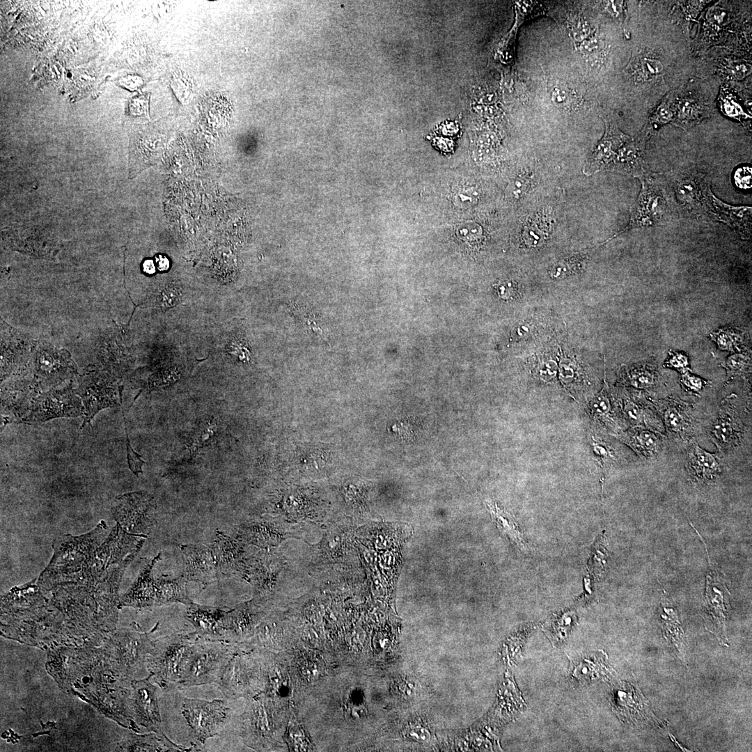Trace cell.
<instances>
[{"mask_svg":"<svg viewBox=\"0 0 752 752\" xmlns=\"http://www.w3.org/2000/svg\"><path fill=\"white\" fill-rule=\"evenodd\" d=\"M198 635L178 632L151 641L146 666L148 678L164 690L179 686L182 674Z\"/></svg>","mask_w":752,"mask_h":752,"instance_id":"cell-1","label":"cell"},{"mask_svg":"<svg viewBox=\"0 0 752 752\" xmlns=\"http://www.w3.org/2000/svg\"><path fill=\"white\" fill-rule=\"evenodd\" d=\"M240 648L237 643L198 636L185 666L180 687L217 684Z\"/></svg>","mask_w":752,"mask_h":752,"instance_id":"cell-2","label":"cell"},{"mask_svg":"<svg viewBox=\"0 0 752 752\" xmlns=\"http://www.w3.org/2000/svg\"><path fill=\"white\" fill-rule=\"evenodd\" d=\"M182 713L194 737L200 744L209 738L220 735L231 721V712L227 700L211 701L183 698Z\"/></svg>","mask_w":752,"mask_h":752,"instance_id":"cell-3","label":"cell"},{"mask_svg":"<svg viewBox=\"0 0 752 752\" xmlns=\"http://www.w3.org/2000/svg\"><path fill=\"white\" fill-rule=\"evenodd\" d=\"M150 633H143L136 628L123 629L110 642V654L118 675L125 680L146 668V661L151 643Z\"/></svg>","mask_w":752,"mask_h":752,"instance_id":"cell-4","label":"cell"},{"mask_svg":"<svg viewBox=\"0 0 752 752\" xmlns=\"http://www.w3.org/2000/svg\"><path fill=\"white\" fill-rule=\"evenodd\" d=\"M156 505L145 492L125 494L116 498L112 512L118 523L134 534L146 537L155 526Z\"/></svg>","mask_w":752,"mask_h":752,"instance_id":"cell-5","label":"cell"},{"mask_svg":"<svg viewBox=\"0 0 752 752\" xmlns=\"http://www.w3.org/2000/svg\"><path fill=\"white\" fill-rule=\"evenodd\" d=\"M737 396L731 394L720 404L718 415L708 430V437L719 451L725 453L741 443L745 426L738 407Z\"/></svg>","mask_w":752,"mask_h":752,"instance_id":"cell-6","label":"cell"},{"mask_svg":"<svg viewBox=\"0 0 752 752\" xmlns=\"http://www.w3.org/2000/svg\"><path fill=\"white\" fill-rule=\"evenodd\" d=\"M130 684L129 707L134 721L159 736L168 738L162 730L156 687L148 677L132 680Z\"/></svg>","mask_w":752,"mask_h":752,"instance_id":"cell-7","label":"cell"},{"mask_svg":"<svg viewBox=\"0 0 752 752\" xmlns=\"http://www.w3.org/2000/svg\"><path fill=\"white\" fill-rule=\"evenodd\" d=\"M639 179L642 189L632 210L629 224L615 236L634 228L660 224L665 218L667 205L661 189L648 175Z\"/></svg>","mask_w":752,"mask_h":752,"instance_id":"cell-8","label":"cell"},{"mask_svg":"<svg viewBox=\"0 0 752 752\" xmlns=\"http://www.w3.org/2000/svg\"><path fill=\"white\" fill-rule=\"evenodd\" d=\"M256 666L252 659L240 651L236 653L217 683L223 695L228 699H236L251 694L259 687Z\"/></svg>","mask_w":752,"mask_h":752,"instance_id":"cell-9","label":"cell"},{"mask_svg":"<svg viewBox=\"0 0 752 752\" xmlns=\"http://www.w3.org/2000/svg\"><path fill=\"white\" fill-rule=\"evenodd\" d=\"M84 407L71 392H52L36 399L22 418L29 423L44 422L61 417L83 416Z\"/></svg>","mask_w":752,"mask_h":752,"instance_id":"cell-10","label":"cell"},{"mask_svg":"<svg viewBox=\"0 0 752 752\" xmlns=\"http://www.w3.org/2000/svg\"><path fill=\"white\" fill-rule=\"evenodd\" d=\"M666 432L676 440H690L694 432L693 406L677 396L653 401Z\"/></svg>","mask_w":752,"mask_h":752,"instance_id":"cell-11","label":"cell"},{"mask_svg":"<svg viewBox=\"0 0 752 752\" xmlns=\"http://www.w3.org/2000/svg\"><path fill=\"white\" fill-rule=\"evenodd\" d=\"M242 543L217 531L211 546L219 577H238L246 579L248 561L244 558Z\"/></svg>","mask_w":752,"mask_h":752,"instance_id":"cell-12","label":"cell"},{"mask_svg":"<svg viewBox=\"0 0 752 752\" xmlns=\"http://www.w3.org/2000/svg\"><path fill=\"white\" fill-rule=\"evenodd\" d=\"M183 560L182 576L204 587L219 578L216 563L210 548L202 545H181Z\"/></svg>","mask_w":752,"mask_h":752,"instance_id":"cell-13","label":"cell"},{"mask_svg":"<svg viewBox=\"0 0 752 752\" xmlns=\"http://www.w3.org/2000/svg\"><path fill=\"white\" fill-rule=\"evenodd\" d=\"M281 563L277 555L265 551L248 561L246 580L253 585L257 602L265 601L272 595Z\"/></svg>","mask_w":752,"mask_h":752,"instance_id":"cell-14","label":"cell"},{"mask_svg":"<svg viewBox=\"0 0 752 752\" xmlns=\"http://www.w3.org/2000/svg\"><path fill=\"white\" fill-rule=\"evenodd\" d=\"M187 607L186 618L199 636L210 640L225 641L230 609L203 606L193 602Z\"/></svg>","mask_w":752,"mask_h":752,"instance_id":"cell-15","label":"cell"},{"mask_svg":"<svg viewBox=\"0 0 752 752\" xmlns=\"http://www.w3.org/2000/svg\"><path fill=\"white\" fill-rule=\"evenodd\" d=\"M618 401L622 418L629 427L639 426L665 433L663 422L653 401L636 395H625Z\"/></svg>","mask_w":752,"mask_h":752,"instance_id":"cell-16","label":"cell"},{"mask_svg":"<svg viewBox=\"0 0 752 752\" xmlns=\"http://www.w3.org/2000/svg\"><path fill=\"white\" fill-rule=\"evenodd\" d=\"M629 140L630 137L622 133L614 123L605 120L604 134L584 165L583 173L589 176L607 170L618 150Z\"/></svg>","mask_w":752,"mask_h":752,"instance_id":"cell-17","label":"cell"},{"mask_svg":"<svg viewBox=\"0 0 752 752\" xmlns=\"http://www.w3.org/2000/svg\"><path fill=\"white\" fill-rule=\"evenodd\" d=\"M586 410L591 420L600 426L611 430V434L621 431L622 418L618 399L616 400L604 379L600 392L588 400Z\"/></svg>","mask_w":752,"mask_h":752,"instance_id":"cell-18","label":"cell"},{"mask_svg":"<svg viewBox=\"0 0 752 752\" xmlns=\"http://www.w3.org/2000/svg\"><path fill=\"white\" fill-rule=\"evenodd\" d=\"M686 469L693 483L705 484L719 476L722 466L716 454L705 451L696 441L690 439L687 450Z\"/></svg>","mask_w":752,"mask_h":752,"instance_id":"cell-19","label":"cell"},{"mask_svg":"<svg viewBox=\"0 0 752 752\" xmlns=\"http://www.w3.org/2000/svg\"><path fill=\"white\" fill-rule=\"evenodd\" d=\"M161 553L149 561L143 567L136 582L120 601V606L148 608L157 606V587L152 576V568L160 560Z\"/></svg>","mask_w":752,"mask_h":752,"instance_id":"cell-20","label":"cell"},{"mask_svg":"<svg viewBox=\"0 0 752 752\" xmlns=\"http://www.w3.org/2000/svg\"><path fill=\"white\" fill-rule=\"evenodd\" d=\"M664 434L639 426L611 434L628 446L639 457L650 460L661 451Z\"/></svg>","mask_w":752,"mask_h":752,"instance_id":"cell-21","label":"cell"},{"mask_svg":"<svg viewBox=\"0 0 752 752\" xmlns=\"http://www.w3.org/2000/svg\"><path fill=\"white\" fill-rule=\"evenodd\" d=\"M260 616L259 603L255 600L230 609L227 616L225 641L238 643L251 633Z\"/></svg>","mask_w":752,"mask_h":752,"instance_id":"cell-22","label":"cell"},{"mask_svg":"<svg viewBox=\"0 0 752 752\" xmlns=\"http://www.w3.org/2000/svg\"><path fill=\"white\" fill-rule=\"evenodd\" d=\"M645 139L641 136L633 140L630 139L626 142L618 150L606 171H616L637 178L648 175L643 158Z\"/></svg>","mask_w":752,"mask_h":752,"instance_id":"cell-23","label":"cell"},{"mask_svg":"<svg viewBox=\"0 0 752 752\" xmlns=\"http://www.w3.org/2000/svg\"><path fill=\"white\" fill-rule=\"evenodd\" d=\"M237 535V539L243 543L268 548L277 546L285 538V533L280 524L260 519L243 524Z\"/></svg>","mask_w":752,"mask_h":752,"instance_id":"cell-24","label":"cell"},{"mask_svg":"<svg viewBox=\"0 0 752 752\" xmlns=\"http://www.w3.org/2000/svg\"><path fill=\"white\" fill-rule=\"evenodd\" d=\"M84 407V422L81 428L89 423L101 410L118 405L113 390L104 384L91 381L80 392Z\"/></svg>","mask_w":752,"mask_h":752,"instance_id":"cell-25","label":"cell"},{"mask_svg":"<svg viewBox=\"0 0 752 752\" xmlns=\"http://www.w3.org/2000/svg\"><path fill=\"white\" fill-rule=\"evenodd\" d=\"M719 586L717 587L716 583L715 587V583H712L710 577V580L707 581L706 607L710 615L709 623L711 622L710 631L714 633L718 639H721V641H723L724 621L727 612L728 598H726L728 597L726 588L721 584Z\"/></svg>","mask_w":752,"mask_h":752,"instance_id":"cell-26","label":"cell"},{"mask_svg":"<svg viewBox=\"0 0 752 752\" xmlns=\"http://www.w3.org/2000/svg\"><path fill=\"white\" fill-rule=\"evenodd\" d=\"M620 385L639 390L655 389L659 382V374L655 364L648 362L623 366L618 377Z\"/></svg>","mask_w":752,"mask_h":752,"instance_id":"cell-27","label":"cell"},{"mask_svg":"<svg viewBox=\"0 0 752 752\" xmlns=\"http://www.w3.org/2000/svg\"><path fill=\"white\" fill-rule=\"evenodd\" d=\"M123 751H190L193 748L178 746L169 738L155 733L146 735L130 734L119 746Z\"/></svg>","mask_w":752,"mask_h":752,"instance_id":"cell-28","label":"cell"},{"mask_svg":"<svg viewBox=\"0 0 752 752\" xmlns=\"http://www.w3.org/2000/svg\"><path fill=\"white\" fill-rule=\"evenodd\" d=\"M187 581L182 575L178 577L162 576L156 581L157 606L171 603H182L187 606L192 602L186 589Z\"/></svg>","mask_w":752,"mask_h":752,"instance_id":"cell-29","label":"cell"},{"mask_svg":"<svg viewBox=\"0 0 752 752\" xmlns=\"http://www.w3.org/2000/svg\"><path fill=\"white\" fill-rule=\"evenodd\" d=\"M644 701L639 689L627 684L622 690H618L616 695L613 696V710L617 714L620 715V718L625 717L627 721L631 720V715H635L636 713L641 718L644 719L642 714L647 716L648 713L644 712V710H648V707Z\"/></svg>","mask_w":752,"mask_h":752,"instance_id":"cell-30","label":"cell"},{"mask_svg":"<svg viewBox=\"0 0 752 752\" xmlns=\"http://www.w3.org/2000/svg\"><path fill=\"white\" fill-rule=\"evenodd\" d=\"M547 91L553 104L559 109L571 112L582 105V97L570 84L558 80H550Z\"/></svg>","mask_w":752,"mask_h":752,"instance_id":"cell-31","label":"cell"},{"mask_svg":"<svg viewBox=\"0 0 752 752\" xmlns=\"http://www.w3.org/2000/svg\"><path fill=\"white\" fill-rule=\"evenodd\" d=\"M487 504L492 515L502 531L520 549H526L527 548L526 540L513 517L508 512L499 508L496 503L489 501Z\"/></svg>","mask_w":752,"mask_h":752,"instance_id":"cell-32","label":"cell"},{"mask_svg":"<svg viewBox=\"0 0 752 752\" xmlns=\"http://www.w3.org/2000/svg\"><path fill=\"white\" fill-rule=\"evenodd\" d=\"M602 655H586L571 663V674L580 683L597 677L604 669Z\"/></svg>","mask_w":752,"mask_h":752,"instance_id":"cell-33","label":"cell"},{"mask_svg":"<svg viewBox=\"0 0 752 752\" xmlns=\"http://www.w3.org/2000/svg\"><path fill=\"white\" fill-rule=\"evenodd\" d=\"M559 377L565 389L569 391L579 384L583 378V370L579 364L572 359L562 357L558 365Z\"/></svg>","mask_w":752,"mask_h":752,"instance_id":"cell-34","label":"cell"},{"mask_svg":"<svg viewBox=\"0 0 752 752\" xmlns=\"http://www.w3.org/2000/svg\"><path fill=\"white\" fill-rule=\"evenodd\" d=\"M591 449L603 471L616 462V454L613 446L602 437L593 434L590 437Z\"/></svg>","mask_w":752,"mask_h":752,"instance_id":"cell-35","label":"cell"},{"mask_svg":"<svg viewBox=\"0 0 752 752\" xmlns=\"http://www.w3.org/2000/svg\"><path fill=\"white\" fill-rule=\"evenodd\" d=\"M721 366L726 369L728 378L735 376L745 377L751 373V357L744 353L735 354L721 363Z\"/></svg>","mask_w":752,"mask_h":752,"instance_id":"cell-36","label":"cell"},{"mask_svg":"<svg viewBox=\"0 0 752 752\" xmlns=\"http://www.w3.org/2000/svg\"><path fill=\"white\" fill-rule=\"evenodd\" d=\"M711 337L721 350L735 351L742 343V337L734 329H722L712 333Z\"/></svg>","mask_w":752,"mask_h":752,"instance_id":"cell-37","label":"cell"},{"mask_svg":"<svg viewBox=\"0 0 752 752\" xmlns=\"http://www.w3.org/2000/svg\"><path fill=\"white\" fill-rule=\"evenodd\" d=\"M558 365L554 358H542L536 363L534 371L536 377L545 382H551L554 379Z\"/></svg>","mask_w":752,"mask_h":752,"instance_id":"cell-38","label":"cell"},{"mask_svg":"<svg viewBox=\"0 0 752 752\" xmlns=\"http://www.w3.org/2000/svg\"><path fill=\"white\" fill-rule=\"evenodd\" d=\"M680 382L684 391L696 395H699L710 385L709 382L691 374L689 370L682 373Z\"/></svg>","mask_w":752,"mask_h":752,"instance_id":"cell-39","label":"cell"},{"mask_svg":"<svg viewBox=\"0 0 752 752\" xmlns=\"http://www.w3.org/2000/svg\"><path fill=\"white\" fill-rule=\"evenodd\" d=\"M700 113L696 104L689 101L683 102L679 106L676 125L688 127L699 118Z\"/></svg>","mask_w":752,"mask_h":752,"instance_id":"cell-40","label":"cell"},{"mask_svg":"<svg viewBox=\"0 0 752 752\" xmlns=\"http://www.w3.org/2000/svg\"><path fill=\"white\" fill-rule=\"evenodd\" d=\"M673 116V111L667 100H664L657 107L650 118L648 129L655 130L670 122ZM648 125V126H649Z\"/></svg>","mask_w":752,"mask_h":752,"instance_id":"cell-41","label":"cell"},{"mask_svg":"<svg viewBox=\"0 0 752 752\" xmlns=\"http://www.w3.org/2000/svg\"><path fill=\"white\" fill-rule=\"evenodd\" d=\"M531 177L528 173H524L514 178L507 189L508 194L513 199H519L529 189Z\"/></svg>","mask_w":752,"mask_h":752,"instance_id":"cell-42","label":"cell"},{"mask_svg":"<svg viewBox=\"0 0 752 752\" xmlns=\"http://www.w3.org/2000/svg\"><path fill=\"white\" fill-rule=\"evenodd\" d=\"M456 234L462 239L474 240L481 237L483 230L478 224L473 221H466L457 226Z\"/></svg>","mask_w":752,"mask_h":752,"instance_id":"cell-43","label":"cell"},{"mask_svg":"<svg viewBox=\"0 0 752 752\" xmlns=\"http://www.w3.org/2000/svg\"><path fill=\"white\" fill-rule=\"evenodd\" d=\"M579 265V261H577L576 259L561 260L552 266L550 274L554 278L565 277L576 270Z\"/></svg>","mask_w":752,"mask_h":752,"instance_id":"cell-44","label":"cell"},{"mask_svg":"<svg viewBox=\"0 0 752 752\" xmlns=\"http://www.w3.org/2000/svg\"><path fill=\"white\" fill-rule=\"evenodd\" d=\"M215 423H208V424L203 426L196 432L195 434L192 437L191 443L192 451H195L198 448L202 446L205 441L210 439L216 428Z\"/></svg>","mask_w":752,"mask_h":752,"instance_id":"cell-45","label":"cell"},{"mask_svg":"<svg viewBox=\"0 0 752 752\" xmlns=\"http://www.w3.org/2000/svg\"><path fill=\"white\" fill-rule=\"evenodd\" d=\"M669 356L665 361L664 366L677 369L681 373L689 370V363L688 357L682 353L669 351Z\"/></svg>","mask_w":752,"mask_h":752,"instance_id":"cell-46","label":"cell"},{"mask_svg":"<svg viewBox=\"0 0 752 752\" xmlns=\"http://www.w3.org/2000/svg\"><path fill=\"white\" fill-rule=\"evenodd\" d=\"M478 199V192L471 188L459 191L454 197L455 203L461 207H469L476 204Z\"/></svg>","mask_w":752,"mask_h":752,"instance_id":"cell-47","label":"cell"},{"mask_svg":"<svg viewBox=\"0 0 752 752\" xmlns=\"http://www.w3.org/2000/svg\"><path fill=\"white\" fill-rule=\"evenodd\" d=\"M127 462L130 470L136 476L142 473V466L145 463L139 455L130 445L127 435H126Z\"/></svg>","mask_w":752,"mask_h":752,"instance_id":"cell-48","label":"cell"},{"mask_svg":"<svg viewBox=\"0 0 752 752\" xmlns=\"http://www.w3.org/2000/svg\"><path fill=\"white\" fill-rule=\"evenodd\" d=\"M734 180L736 185L744 189L751 187V168L744 166L738 168L735 173Z\"/></svg>","mask_w":752,"mask_h":752,"instance_id":"cell-49","label":"cell"},{"mask_svg":"<svg viewBox=\"0 0 752 752\" xmlns=\"http://www.w3.org/2000/svg\"><path fill=\"white\" fill-rule=\"evenodd\" d=\"M640 69L645 75H655L663 71L662 63L657 59L644 58L640 62Z\"/></svg>","mask_w":752,"mask_h":752,"instance_id":"cell-50","label":"cell"},{"mask_svg":"<svg viewBox=\"0 0 752 752\" xmlns=\"http://www.w3.org/2000/svg\"><path fill=\"white\" fill-rule=\"evenodd\" d=\"M721 97V106L723 111L727 115L730 116H736L741 115V113H742L741 107L738 104H737V102L734 101L733 98H732L730 95L726 94V95H722Z\"/></svg>","mask_w":752,"mask_h":752,"instance_id":"cell-51","label":"cell"},{"mask_svg":"<svg viewBox=\"0 0 752 752\" xmlns=\"http://www.w3.org/2000/svg\"><path fill=\"white\" fill-rule=\"evenodd\" d=\"M173 87L175 91V94L180 98L182 102L186 100L189 96L190 89L183 79L176 78L173 84Z\"/></svg>","mask_w":752,"mask_h":752,"instance_id":"cell-52","label":"cell"},{"mask_svg":"<svg viewBox=\"0 0 752 752\" xmlns=\"http://www.w3.org/2000/svg\"><path fill=\"white\" fill-rule=\"evenodd\" d=\"M623 1H606V10L615 18H621L624 10Z\"/></svg>","mask_w":752,"mask_h":752,"instance_id":"cell-53","label":"cell"},{"mask_svg":"<svg viewBox=\"0 0 752 752\" xmlns=\"http://www.w3.org/2000/svg\"><path fill=\"white\" fill-rule=\"evenodd\" d=\"M751 72V66L750 65H744V64H741V65H737L733 69V75H735V77L737 79H742L744 78L746 76H747L749 74H750Z\"/></svg>","mask_w":752,"mask_h":752,"instance_id":"cell-54","label":"cell"},{"mask_svg":"<svg viewBox=\"0 0 752 752\" xmlns=\"http://www.w3.org/2000/svg\"><path fill=\"white\" fill-rule=\"evenodd\" d=\"M155 265L159 271H166L169 268L170 263L165 256L159 254L155 257Z\"/></svg>","mask_w":752,"mask_h":752,"instance_id":"cell-55","label":"cell"},{"mask_svg":"<svg viewBox=\"0 0 752 752\" xmlns=\"http://www.w3.org/2000/svg\"><path fill=\"white\" fill-rule=\"evenodd\" d=\"M155 263L152 260H146L143 263V269L148 274H153L155 272Z\"/></svg>","mask_w":752,"mask_h":752,"instance_id":"cell-56","label":"cell"}]
</instances>
